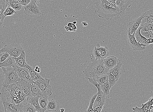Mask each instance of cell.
I'll use <instances>...</instances> for the list:
<instances>
[{
    "instance_id": "603a6c76",
    "label": "cell",
    "mask_w": 153,
    "mask_h": 112,
    "mask_svg": "<svg viewBox=\"0 0 153 112\" xmlns=\"http://www.w3.org/2000/svg\"><path fill=\"white\" fill-rule=\"evenodd\" d=\"M141 27L138 28L135 33L134 36L137 41L141 44H143L147 46V39L142 35L140 33Z\"/></svg>"
},
{
    "instance_id": "4316f807",
    "label": "cell",
    "mask_w": 153,
    "mask_h": 112,
    "mask_svg": "<svg viewBox=\"0 0 153 112\" xmlns=\"http://www.w3.org/2000/svg\"><path fill=\"white\" fill-rule=\"evenodd\" d=\"M101 59H104L109 56V50L106 46H101Z\"/></svg>"
},
{
    "instance_id": "7a4b0ae2",
    "label": "cell",
    "mask_w": 153,
    "mask_h": 112,
    "mask_svg": "<svg viewBox=\"0 0 153 112\" xmlns=\"http://www.w3.org/2000/svg\"><path fill=\"white\" fill-rule=\"evenodd\" d=\"M92 63L88 64L85 69L83 71L87 79L93 78L96 79L102 75L108 74L109 70L105 67L104 64L103 60H97L91 59Z\"/></svg>"
},
{
    "instance_id": "bcb514c9",
    "label": "cell",
    "mask_w": 153,
    "mask_h": 112,
    "mask_svg": "<svg viewBox=\"0 0 153 112\" xmlns=\"http://www.w3.org/2000/svg\"><path fill=\"white\" fill-rule=\"evenodd\" d=\"M149 112H153V105H152L149 108Z\"/></svg>"
},
{
    "instance_id": "e575fe53",
    "label": "cell",
    "mask_w": 153,
    "mask_h": 112,
    "mask_svg": "<svg viewBox=\"0 0 153 112\" xmlns=\"http://www.w3.org/2000/svg\"><path fill=\"white\" fill-rule=\"evenodd\" d=\"M141 34L147 39L149 38L153 39V32L152 30L143 31H140Z\"/></svg>"
},
{
    "instance_id": "ee69618b",
    "label": "cell",
    "mask_w": 153,
    "mask_h": 112,
    "mask_svg": "<svg viewBox=\"0 0 153 112\" xmlns=\"http://www.w3.org/2000/svg\"><path fill=\"white\" fill-rule=\"evenodd\" d=\"M153 44V38H149L147 39V45Z\"/></svg>"
},
{
    "instance_id": "4dcf8cb0",
    "label": "cell",
    "mask_w": 153,
    "mask_h": 112,
    "mask_svg": "<svg viewBox=\"0 0 153 112\" xmlns=\"http://www.w3.org/2000/svg\"><path fill=\"white\" fill-rule=\"evenodd\" d=\"M108 77V82L110 85L111 89L113 86L117 82L114 75H113L110 72L107 74Z\"/></svg>"
},
{
    "instance_id": "52a82bcc",
    "label": "cell",
    "mask_w": 153,
    "mask_h": 112,
    "mask_svg": "<svg viewBox=\"0 0 153 112\" xmlns=\"http://www.w3.org/2000/svg\"><path fill=\"white\" fill-rule=\"evenodd\" d=\"M135 33L131 35L130 34L128 31H127V42L128 44L135 51H142L144 50L146 47L147 46L144 44H140L137 41L135 37Z\"/></svg>"
},
{
    "instance_id": "816d5d0a",
    "label": "cell",
    "mask_w": 153,
    "mask_h": 112,
    "mask_svg": "<svg viewBox=\"0 0 153 112\" xmlns=\"http://www.w3.org/2000/svg\"><path fill=\"white\" fill-rule=\"evenodd\" d=\"M39 68V67L38 66H36V67H35V69H36L38 70Z\"/></svg>"
},
{
    "instance_id": "f546056e",
    "label": "cell",
    "mask_w": 153,
    "mask_h": 112,
    "mask_svg": "<svg viewBox=\"0 0 153 112\" xmlns=\"http://www.w3.org/2000/svg\"><path fill=\"white\" fill-rule=\"evenodd\" d=\"M8 6H9L16 11H19L23 8V6L20 4L19 2H10L7 4Z\"/></svg>"
},
{
    "instance_id": "9a60e30c",
    "label": "cell",
    "mask_w": 153,
    "mask_h": 112,
    "mask_svg": "<svg viewBox=\"0 0 153 112\" xmlns=\"http://www.w3.org/2000/svg\"><path fill=\"white\" fill-rule=\"evenodd\" d=\"M26 53L24 50L21 53L20 56L17 58H15L16 64L20 67L27 68L28 65L26 61Z\"/></svg>"
},
{
    "instance_id": "ba28073f",
    "label": "cell",
    "mask_w": 153,
    "mask_h": 112,
    "mask_svg": "<svg viewBox=\"0 0 153 112\" xmlns=\"http://www.w3.org/2000/svg\"><path fill=\"white\" fill-rule=\"evenodd\" d=\"M31 82L20 79V81L16 83L22 92L26 97H31L30 83Z\"/></svg>"
},
{
    "instance_id": "8d00e7d4",
    "label": "cell",
    "mask_w": 153,
    "mask_h": 112,
    "mask_svg": "<svg viewBox=\"0 0 153 112\" xmlns=\"http://www.w3.org/2000/svg\"><path fill=\"white\" fill-rule=\"evenodd\" d=\"M10 56L8 53H0V63L3 62Z\"/></svg>"
},
{
    "instance_id": "b9f144b4",
    "label": "cell",
    "mask_w": 153,
    "mask_h": 112,
    "mask_svg": "<svg viewBox=\"0 0 153 112\" xmlns=\"http://www.w3.org/2000/svg\"><path fill=\"white\" fill-rule=\"evenodd\" d=\"M67 26L68 27H71L73 28L74 29V30L76 31V29H77V27L75 24H74L73 23H69L68 24Z\"/></svg>"
},
{
    "instance_id": "f35d334b",
    "label": "cell",
    "mask_w": 153,
    "mask_h": 112,
    "mask_svg": "<svg viewBox=\"0 0 153 112\" xmlns=\"http://www.w3.org/2000/svg\"><path fill=\"white\" fill-rule=\"evenodd\" d=\"M6 17L3 13L0 14V27L2 25L4 20Z\"/></svg>"
},
{
    "instance_id": "44dd1931",
    "label": "cell",
    "mask_w": 153,
    "mask_h": 112,
    "mask_svg": "<svg viewBox=\"0 0 153 112\" xmlns=\"http://www.w3.org/2000/svg\"><path fill=\"white\" fill-rule=\"evenodd\" d=\"M16 64L15 57L10 56L2 63H0V68L13 67Z\"/></svg>"
},
{
    "instance_id": "d6986e66",
    "label": "cell",
    "mask_w": 153,
    "mask_h": 112,
    "mask_svg": "<svg viewBox=\"0 0 153 112\" xmlns=\"http://www.w3.org/2000/svg\"><path fill=\"white\" fill-rule=\"evenodd\" d=\"M39 97H26V102L33 106L36 111H39L42 109L39 105Z\"/></svg>"
},
{
    "instance_id": "ffe728a7",
    "label": "cell",
    "mask_w": 153,
    "mask_h": 112,
    "mask_svg": "<svg viewBox=\"0 0 153 112\" xmlns=\"http://www.w3.org/2000/svg\"><path fill=\"white\" fill-rule=\"evenodd\" d=\"M31 97H39L43 95L40 90L38 86L33 83V82L30 83Z\"/></svg>"
},
{
    "instance_id": "8992f818",
    "label": "cell",
    "mask_w": 153,
    "mask_h": 112,
    "mask_svg": "<svg viewBox=\"0 0 153 112\" xmlns=\"http://www.w3.org/2000/svg\"><path fill=\"white\" fill-rule=\"evenodd\" d=\"M24 13L28 16L33 18L41 14L39 7L36 4V1L32 0L26 6H24Z\"/></svg>"
},
{
    "instance_id": "7c38bea8",
    "label": "cell",
    "mask_w": 153,
    "mask_h": 112,
    "mask_svg": "<svg viewBox=\"0 0 153 112\" xmlns=\"http://www.w3.org/2000/svg\"><path fill=\"white\" fill-rule=\"evenodd\" d=\"M3 103L5 110L7 112H20L24 106L22 103L17 104L14 102Z\"/></svg>"
},
{
    "instance_id": "7bdbcfd3",
    "label": "cell",
    "mask_w": 153,
    "mask_h": 112,
    "mask_svg": "<svg viewBox=\"0 0 153 112\" xmlns=\"http://www.w3.org/2000/svg\"><path fill=\"white\" fill-rule=\"evenodd\" d=\"M65 29H66L67 31H76L74 30V29L73 28H72L71 27H68V26H65Z\"/></svg>"
},
{
    "instance_id": "c3c4849f",
    "label": "cell",
    "mask_w": 153,
    "mask_h": 112,
    "mask_svg": "<svg viewBox=\"0 0 153 112\" xmlns=\"http://www.w3.org/2000/svg\"><path fill=\"white\" fill-rule=\"evenodd\" d=\"M60 112H65V109L64 108H61L60 109Z\"/></svg>"
},
{
    "instance_id": "ab89813d",
    "label": "cell",
    "mask_w": 153,
    "mask_h": 112,
    "mask_svg": "<svg viewBox=\"0 0 153 112\" xmlns=\"http://www.w3.org/2000/svg\"><path fill=\"white\" fill-rule=\"evenodd\" d=\"M152 105V104L148 100L145 103L142 104L141 106L142 107L149 108Z\"/></svg>"
},
{
    "instance_id": "680465c9",
    "label": "cell",
    "mask_w": 153,
    "mask_h": 112,
    "mask_svg": "<svg viewBox=\"0 0 153 112\" xmlns=\"http://www.w3.org/2000/svg\"><path fill=\"white\" fill-rule=\"evenodd\" d=\"M152 31H153V30H152Z\"/></svg>"
},
{
    "instance_id": "f6af8a7d",
    "label": "cell",
    "mask_w": 153,
    "mask_h": 112,
    "mask_svg": "<svg viewBox=\"0 0 153 112\" xmlns=\"http://www.w3.org/2000/svg\"><path fill=\"white\" fill-rule=\"evenodd\" d=\"M0 2L2 3L5 6L8 7V5L6 4V0H0Z\"/></svg>"
},
{
    "instance_id": "9c48e42d",
    "label": "cell",
    "mask_w": 153,
    "mask_h": 112,
    "mask_svg": "<svg viewBox=\"0 0 153 112\" xmlns=\"http://www.w3.org/2000/svg\"><path fill=\"white\" fill-rule=\"evenodd\" d=\"M13 67L20 79H25L30 82H33L27 69L18 66L16 64Z\"/></svg>"
},
{
    "instance_id": "ac0fdd59",
    "label": "cell",
    "mask_w": 153,
    "mask_h": 112,
    "mask_svg": "<svg viewBox=\"0 0 153 112\" xmlns=\"http://www.w3.org/2000/svg\"><path fill=\"white\" fill-rule=\"evenodd\" d=\"M59 108V104L57 101L53 99L48 100L47 110L49 111H56Z\"/></svg>"
},
{
    "instance_id": "cb8c5ba5",
    "label": "cell",
    "mask_w": 153,
    "mask_h": 112,
    "mask_svg": "<svg viewBox=\"0 0 153 112\" xmlns=\"http://www.w3.org/2000/svg\"><path fill=\"white\" fill-rule=\"evenodd\" d=\"M48 96L43 94L39 99V102L40 107L42 109L45 111L47 110V104L48 101Z\"/></svg>"
},
{
    "instance_id": "d4e9b609",
    "label": "cell",
    "mask_w": 153,
    "mask_h": 112,
    "mask_svg": "<svg viewBox=\"0 0 153 112\" xmlns=\"http://www.w3.org/2000/svg\"><path fill=\"white\" fill-rule=\"evenodd\" d=\"M101 46L99 42L96 45L93 50V53L97 60L101 59Z\"/></svg>"
},
{
    "instance_id": "83f0119b",
    "label": "cell",
    "mask_w": 153,
    "mask_h": 112,
    "mask_svg": "<svg viewBox=\"0 0 153 112\" xmlns=\"http://www.w3.org/2000/svg\"><path fill=\"white\" fill-rule=\"evenodd\" d=\"M98 83L102 86L107 82H108V77L107 74L100 76L96 78Z\"/></svg>"
},
{
    "instance_id": "5bb4252c",
    "label": "cell",
    "mask_w": 153,
    "mask_h": 112,
    "mask_svg": "<svg viewBox=\"0 0 153 112\" xmlns=\"http://www.w3.org/2000/svg\"><path fill=\"white\" fill-rule=\"evenodd\" d=\"M97 90L98 95L94 103L93 109L97 107H103L105 104V100H106L105 96L103 92L102 91L101 88L97 89Z\"/></svg>"
},
{
    "instance_id": "db71d44e",
    "label": "cell",
    "mask_w": 153,
    "mask_h": 112,
    "mask_svg": "<svg viewBox=\"0 0 153 112\" xmlns=\"http://www.w3.org/2000/svg\"><path fill=\"white\" fill-rule=\"evenodd\" d=\"M1 13H2V10L1 9H0V14H1Z\"/></svg>"
},
{
    "instance_id": "7dc6e473",
    "label": "cell",
    "mask_w": 153,
    "mask_h": 112,
    "mask_svg": "<svg viewBox=\"0 0 153 112\" xmlns=\"http://www.w3.org/2000/svg\"><path fill=\"white\" fill-rule=\"evenodd\" d=\"M148 100L150 102L152 105H153V96H152Z\"/></svg>"
},
{
    "instance_id": "30bf717a",
    "label": "cell",
    "mask_w": 153,
    "mask_h": 112,
    "mask_svg": "<svg viewBox=\"0 0 153 112\" xmlns=\"http://www.w3.org/2000/svg\"><path fill=\"white\" fill-rule=\"evenodd\" d=\"M144 18L143 14L141 16L134 19L127 23V26L128 27V31L131 34H133L136 32L137 29L139 28L141 23L142 20Z\"/></svg>"
},
{
    "instance_id": "f5cc1de1",
    "label": "cell",
    "mask_w": 153,
    "mask_h": 112,
    "mask_svg": "<svg viewBox=\"0 0 153 112\" xmlns=\"http://www.w3.org/2000/svg\"><path fill=\"white\" fill-rule=\"evenodd\" d=\"M76 23H76V21H74V22L73 23L74 24H76Z\"/></svg>"
},
{
    "instance_id": "2e32d148",
    "label": "cell",
    "mask_w": 153,
    "mask_h": 112,
    "mask_svg": "<svg viewBox=\"0 0 153 112\" xmlns=\"http://www.w3.org/2000/svg\"><path fill=\"white\" fill-rule=\"evenodd\" d=\"M142 14L144 15V18L142 19L140 25L153 24V9L146 11Z\"/></svg>"
},
{
    "instance_id": "3957f363",
    "label": "cell",
    "mask_w": 153,
    "mask_h": 112,
    "mask_svg": "<svg viewBox=\"0 0 153 112\" xmlns=\"http://www.w3.org/2000/svg\"><path fill=\"white\" fill-rule=\"evenodd\" d=\"M1 68L4 76L2 86L16 83L20 81V78L13 67H2Z\"/></svg>"
},
{
    "instance_id": "6da1fadb",
    "label": "cell",
    "mask_w": 153,
    "mask_h": 112,
    "mask_svg": "<svg viewBox=\"0 0 153 112\" xmlns=\"http://www.w3.org/2000/svg\"><path fill=\"white\" fill-rule=\"evenodd\" d=\"M94 3L97 9L95 12L100 18L109 20L115 16H122L121 11L117 6L106 0H97Z\"/></svg>"
},
{
    "instance_id": "11a10c76",
    "label": "cell",
    "mask_w": 153,
    "mask_h": 112,
    "mask_svg": "<svg viewBox=\"0 0 153 112\" xmlns=\"http://www.w3.org/2000/svg\"><path fill=\"white\" fill-rule=\"evenodd\" d=\"M33 1L36 2L37 1H40V0H33Z\"/></svg>"
},
{
    "instance_id": "d590c367",
    "label": "cell",
    "mask_w": 153,
    "mask_h": 112,
    "mask_svg": "<svg viewBox=\"0 0 153 112\" xmlns=\"http://www.w3.org/2000/svg\"><path fill=\"white\" fill-rule=\"evenodd\" d=\"M149 108L143 107L139 108L137 106L132 108L133 112H149Z\"/></svg>"
},
{
    "instance_id": "484cf974",
    "label": "cell",
    "mask_w": 153,
    "mask_h": 112,
    "mask_svg": "<svg viewBox=\"0 0 153 112\" xmlns=\"http://www.w3.org/2000/svg\"><path fill=\"white\" fill-rule=\"evenodd\" d=\"M21 110L22 112H35L36 111L35 107L28 103L24 105Z\"/></svg>"
},
{
    "instance_id": "277c9868",
    "label": "cell",
    "mask_w": 153,
    "mask_h": 112,
    "mask_svg": "<svg viewBox=\"0 0 153 112\" xmlns=\"http://www.w3.org/2000/svg\"><path fill=\"white\" fill-rule=\"evenodd\" d=\"M50 79L45 78L33 82L38 86L43 94L50 96L52 94L51 86L50 85Z\"/></svg>"
},
{
    "instance_id": "f1b7e54d",
    "label": "cell",
    "mask_w": 153,
    "mask_h": 112,
    "mask_svg": "<svg viewBox=\"0 0 153 112\" xmlns=\"http://www.w3.org/2000/svg\"><path fill=\"white\" fill-rule=\"evenodd\" d=\"M101 89L105 96L108 95L109 94L111 89L110 85L109 84V82H107L103 85L101 86Z\"/></svg>"
},
{
    "instance_id": "e0dca14e",
    "label": "cell",
    "mask_w": 153,
    "mask_h": 112,
    "mask_svg": "<svg viewBox=\"0 0 153 112\" xmlns=\"http://www.w3.org/2000/svg\"><path fill=\"white\" fill-rule=\"evenodd\" d=\"M122 63L121 60H120L119 62L114 67L109 70V72L115 77L116 80L118 81L119 78L121 77L122 74L121 67Z\"/></svg>"
},
{
    "instance_id": "74e56055",
    "label": "cell",
    "mask_w": 153,
    "mask_h": 112,
    "mask_svg": "<svg viewBox=\"0 0 153 112\" xmlns=\"http://www.w3.org/2000/svg\"><path fill=\"white\" fill-rule=\"evenodd\" d=\"M88 80L91 83L96 86V87L97 89L101 88V86L98 83L96 79L93 78H90L88 79Z\"/></svg>"
},
{
    "instance_id": "836d02e7",
    "label": "cell",
    "mask_w": 153,
    "mask_h": 112,
    "mask_svg": "<svg viewBox=\"0 0 153 112\" xmlns=\"http://www.w3.org/2000/svg\"><path fill=\"white\" fill-rule=\"evenodd\" d=\"M141 30L143 31H146L153 30V24H146L140 25Z\"/></svg>"
},
{
    "instance_id": "681fc988",
    "label": "cell",
    "mask_w": 153,
    "mask_h": 112,
    "mask_svg": "<svg viewBox=\"0 0 153 112\" xmlns=\"http://www.w3.org/2000/svg\"><path fill=\"white\" fill-rule=\"evenodd\" d=\"M45 112V111H44L42 109L41 110H39V111H36L35 112Z\"/></svg>"
},
{
    "instance_id": "f907efd6",
    "label": "cell",
    "mask_w": 153,
    "mask_h": 112,
    "mask_svg": "<svg viewBox=\"0 0 153 112\" xmlns=\"http://www.w3.org/2000/svg\"><path fill=\"white\" fill-rule=\"evenodd\" d=\"M25 1H27L28 2H30L31 1V0H25Z\"/></svg>"
},
{
    "instance_id": "5b68a950",
    "label": "cell",
    "mask_w": 153,
    "mask_h": 112,
    "mask_svg": "<svg viewBox=\"0 0 153 112\" xmlns=\"http://www.w3.org/2000/svg\"><path fill=\"white\" fill-rule=\"evenodd\" d=\"M24 50L19 45L12 44L6 45L0 49V53H8L10 56L15 58L19 57Z\"/></svg>"
},
{
    "instance_id": "4fadbf2b",
    "label": "cell",
    "mask_w": 153,
    "mask_h": 112,
    "mask_svg": "<svg viewBox=\"0 0 153 112\" xmlns=\"http://www.w3.org/2000/svg\"><path fill=\"white\" fill-rule=\"evenodd\" d=\"M120 59L116 56H109L107 58L103 59L105 67L108 70H110L118 64Z\"/></svg>"
},
{
    "instance_id": "9f6ffc18",
    "label": "cell",
    "mask_w": 153,
    "mask_h": 112,
    "mask_svg": "<svg viewBox=\"0 0 153 112\" xmlns=\"http://www.w3.org/2000/svg\"><path fill=\"white\" fill-rule=\"evenodd\" d=\"M4 112H7L5 110Z\"/></svg>"
},
{
    "instance_id": "8fae6325",
    "label": "cell",
    "mask_w": 153,
    "mask_h": 112,
    "mask_svg": "<svg viewBox=\"0 0 153 112\" xmlns=\"http://www.w3.org/2000/svg\"><path fill=\"white\" fill-rule=\"evenodd\" d=\"M116 5L121 11L122 16L128 11L134 0H115Z\"/></svg>"
},
{
    "instance_id": "60d3db41",
    "label": "cell",
    "mask_w": 153,
    "mask_h": 112,
    "mask_svg": "<svg viewBox=\"0 0 153 112\" xmlns=\"http://www.w3.org/2000/svg\"><path fill=\"white\" fill-rule=\"evenodd\" d=\"M103 107L99 106L95 107L93 109V112H101Z\"/></svg>"
},
{
    "instance_id": "7402d4cb",
    "label": "cell",
    "mask_w": 153,
    "mask_h": 112,
    "mask_svg": "<svg viewBox=\"0 0 153 112\" xmlns=\"http://www.w3.org/2000/svg\"><path fill=\"white\" fill-rule=\"evenodd\" d=\"M27 69L29 70L30 75L33 81H36L39 79H43V78L41 76L39 73L36 72L34 70V68L28 65L27 67Z\"/></svg>"
},
{
    "instance_id": "d6a6232c",
    "label": "cell",
    "mask_w": 153,
    "mask_h": 112,
    "mask_svg": "<svg viewBox=\"0 0 153 112\" xmlns=\"http://www.w3.org/2000/svg\"><path fill=\"white\" fill-rule=\"evenodd\" d=\"M6 16H12L14 14H17L16 11L13 9L11 7L9 6L7 7L4 12L3 13Z\"/></svg>"
},
{
    "instance_id": "1f68e13d",
    "label": "cell",
    "mask_w": 153,
    "mask_h": 112,
    "mask_svg": "<svg viewBox=\"0 0 153 112\" xmlns=\"http://www.w3.org/2000/svg\"><path fill=\"white\" fill-rule=\"evenodd\" d=\"M98 95L97 93L93 95L91 98L90 101V103L89 105L88 108V109H87L86 112H93V104L94 102V100H95L96 97H97V95Z\"/></svg>"
},
{
    "instance_id": "6f0895ef",
    "label": "cell",
    "mask_w": 153,
    "mask_h": 112,
    "mask_svg": "<svg viewBox=\"0 0 153 112\" xmlns=\"http://www.w3.org/2000/svg\"><path fill=\"white\" fill-rule=\"evenodd\" d=\"M20 112H22V111H21V110L20 111Z\"/></svg>"
}]
</instances>
